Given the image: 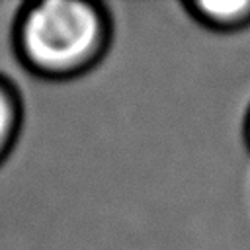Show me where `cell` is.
<instances>
[{
	"label": "cell",
	"instance_id": "cell-4",
	"mask_svg": "<svg viewBox=\"0 0 250 250\" xmlns=\"http://www.w3.org/2000/svg\"><path fill=\"white\" fill-rule=\"evenodd\" d=\"M242 135H244V143H246V146H248V150H250V107H248V111H246V115H244Z\"/></svg>",
	"mask_w": 250,
	"mask_h": 250
},
{
	"label": "cell",
	"instance_id": "cell-2",
	"mask_svg": "<svg viewBox=\"0 0 250 250\" xmlns=\"http://www.w3.org/2000/svg\"><path fill=\"white\" fill-rule=\"evenodd\" d=\"M182 8L195 23L217 33H232L250 25V0H193L182 2Z\"/></svg>",
	"mask_w": 250,
	"mask_h": 250
},
{
	"label": "cell",
	"instance_id": "cell-1",
	"mask_svg": "<svg viewBox=\"0 0 250 250\" xmlns=\"http://www.w3.org/2000/svg\"><path fill=\"white\" fill-rule=\"evenodd\" d=\"M111 43V18L92 0H35L20 6L12 23V47L33 76L72 80L92 70Z\"/></svg>",
	"mask_w": 250,
	"mask_h": 250
},
{
	"label": "cell",
	"instance_id": "cell-3",
	"mask_svg": "<svg viewBox=\"0 0 250 250\" xmlns=\"http://www.w3.org/2000/svg\"><path fill=\"white\" fill-rule=\"evenodd\" d=\"M23 123V104L16 84L0 74V164L10 156Z\"/></svg>",
	"mask_w": 250,
	"mask_h": 250
}]
</instances>
